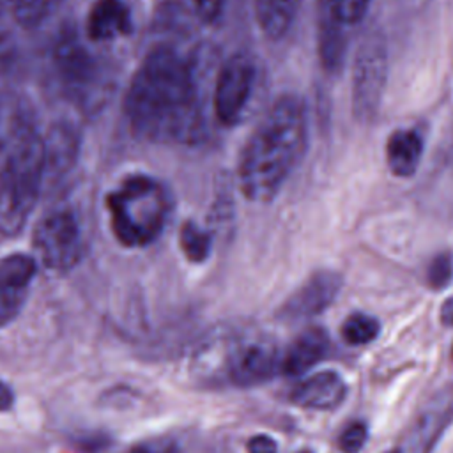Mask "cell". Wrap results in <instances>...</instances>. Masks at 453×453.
Listing matches in <instances>:
<instances>
[{"label":"cell","instance_id":"13","mask_svg":"<svg viewBox=\"0 0 453 453\" xmlns=\"http://www.w3.org/2000/svg\"><path fill=\"white\" fill-rule=\"evenodd\" d=\"M347 395V386L336 372L326 370L313 373L294 386L290 391V402L299 407L329 411L338 407Z\"/></svg>","mask_w":453,"mask_h":453},{"label":"cell","instance_id":"25","mask_svg":"<svg viewBox=\"0 0 453 453\" xmlns=\"http://www.w3.org/2000/svg\"><path fill=\"white\" fill-rule=\"evenodd\" d=\"M366 439H368L366 425L363 421H352L342 430L338 446L343 453H357L363 449Z\"/></svg>","mask_w":453,"mask_h":453},{"label":"cell","instance_id":"1","mask_svg":"<svg viewBox=\"0 0 453 453\" xmlns=\"http://www.w3.org/2000/svg\"><path fill=\"white\" fill-rule=\"evenodd\" d=\"M124 113L133 133L149 142H203L207 127L191 60L173 46L150 50L129 81Z\"/></svg>","mask_w":453,"mask_h":453},{"label":"cell","instance_id":"7","mask_svg":"<svg viewBox=\"0 0 453 453\" xmlns=\"http://www.w3.org/2000/svg\"><path fill=\"white\" fill-rule=\"evenodd\" d=\"M388 44L380 30L366 32L356 50L352 64V113L368 124L380 108L388 81Z\"/></svg>","mask_w":453,"mask_h":453},{"label":"cell","instance_id":"28","mask_svg":"<svg viewBox=\"0 0 453 453\" xmlns=\"http://www.w3.org/2000/svg\"><path fill=\"white\" fill-rule=\"evenodd\" d=\"M248 453H278V446L273 437L258 434L248 441Z\"/></svg>","mask_w":453,"mask_h":453},{"label":"cell","instance_id":"11","mask_svg":"<svg viewBox=\"0 0 453 453\" xmlns=\"http://www.w3.org/2000/svg\"><path fill=\"white\" fill-rule=\"evenodd\" d=\"M453 419V396L437 400L423 411L388 453H430L442 430Z\"/></svg>","mask_w":453,"mask_h":453},{"label":"cell","instance_id":"12","mask_svg":"<svg viewBox=\"0 0 453 453\" xmlns=\"http://www.w3.org/2000/svg\"><path fill=\"white\" fill-rule=\"evenodd\" d=\"M133 30L131 9L124 0H96L85 19L88 41L110 42L129 35Z\"/></svg>","mask_w":453,"mask_h":453},{"label":"cell","instance_id":"32","mask_svg":"<svg viewBox=\"0 0 453 453\" xmlns=\"http://www.w3.org/2000/svg\"><path fill=\"white\" fill-rule=\"evenodd\" d=\"M451 165H453V150H451Z\"/></svg>","mask_w":453,"mask_h":453},{"label":"cell","instance_id":"23","mask_svg":"<svg viewBox=\"0 0 453 453\" xmlns=\"http://www.w3.org/2000/svg\"><path fill=\"white\" fill-rule=\"evenodd\" d=\"M333 14L347 27L361 23L370 9L372 0H326Z\"/></svg>","mask_w":453,"mask_h":453},{"label":"cell","instance_id":"6","mask_svg":"<svg viewBox=\"0 0 453 453\" xmlns=\"http://www.w3.org/2000/svg\"><path fill=\"white\" fill-rule=\"evenodd\" d=\"M53 67L65 96L81 110H99L113 88V73L71 27L53 44Z\"/></svg>","mask_w":453,"mask_h":453},{"label":"cell","instance_id":"10","mask_svg":"<svg viewBox=\"0 0 453 453\" xmlns=\"http://www.w3.org/2000/svg\"><path fill=\"white\" fill-rule=\"evenodd\" d=\"M342 276L334 271L313 273L281 304L278 317L283 320H301L322 313L340 294Z\"/></svg>","mask_w":453,"mask_h":453},{"label":"cell","instance_id":"4","mask_svg":"<svg viewBox=\"0 0 453 453\" xmlns=\"http://www.w3.org/2000/svg\"><path fill=\"white\" fill-rule=\"evenodd\" d=\"M188 372L195 382L209 388H253L281 372V352L262 333L218 329L196 345Z\"/></svg>","mask_w":453,"mask_h":453},{"label":"cell","instance_id":"24","mask_svg":"<svg viewBox=\"0 0 453 453\" xmlns=\"http://www.w3.org/2000/svg\"><path fill=\"white\" fill-rule=\"evenodd\" d=\"M453 278V257L451 253H439L432 258L426 269V281L432 288L446 287Z\"/></svg>","mask_w":453,"mask_h":453},{"label":"cell","instance_id":"26","mask_svg":"<svg viewBox=\"0 0 453 453\" xmlns=\"http://www.w3.org/2000/svg\"><path fill=\"white\" fill-rule=\"evenodd\" d=\"M129 453H179V444L168 435H159L134 444Z\"/></svg>","mask_w":453,"mask_h":453},{"label":"cell","instance_id":"20","mask_svg":"<svg viewBox=\"0 0 453 453\" xmlns=\"http://www.w3.org/2000/svg\"><path fill=\"white\" fill-rule=\"evenodd\" d=\"M179 244L189 262L202 264L212 250V235L195 221H186L179 234Z\"/></svg>","mask_w":453,"mask_h":453},{"label":"cell","instance_id":"15","mask_svg":"<svg viewBox=\"0 0 453 453\" xmlns=\"http://www.w3.org/2000/svg\"><path fill=\"white\" fill-rule=\"evenodd\" d=\"M329 350V336L326 329L311 326L292 340L281 354V373L297 377L313 368Z\"/></svg>","mask_w":453,"mask_h":453},{"label":"cell","instance_id":"29","mask_svg":"<svg viewBox=\"0 0 453 453\" xmlns=\"http://www.w3.org/2000/svg\"><path fill=\"white\" fill-rule=\"evenodd\" d=\"M14 405V391L9 384L0 380V412L9 411Z\"/></svg>","mask_w":453,"mask_h":453},{"label":"cell","instance_id":"5","mask_svg":"<svg viewBox=\"0 0 453 453\" xmlns=\"http://www.w3.org/2000/svg\"><path fill=\"white\" fill-rule=\"evenodd\" d=\"M110 228L126 248H145L166 228L173 198L156 177L133 173L124 177L106 196Z\"/></svg>","mask_w":453,"mask_h":453},{"label":"cell","instance_id":"16","mask_svg":"<svg viewBox=\"0 0 453 453\" xmlns=\"http://www.w3.org/2000/svg\"><path fill=\"white\" fill-rule=\"evenodd\" d=\"M425 142L412 127L395 129L386 140V163L395 177H412L421 163Z\"/></svg>","mask_w":453,"mask_h":453},{"label":"cell","instance_id":"14","mask_svg":"<svg viewBox=\"0 0 453 453\" xmlns=\"http://www.w3.org/2000/svg\"><path fill=\"white\" fill-rule=\"evenodd\" d=\"M317 50L324 71L329 74L342 71L347 53V27L333 14L326 0H319Z\"/></svg>","mask_w":453,"mask_h":453},{"label":"cell","instance_id":"2","mask_svg":"<svg viewBox=\"0 0 453 453\" xmlns=\"http://www.w3.org/2000/svg\"><path fill=\"white\" fill-rule=\"evenodd\" d=\"M46 179L44 138L30 103L16 92L0 94V234L18 235Z\"/></svg>","mask_w":453,"mask_h":453},{"label":"cell","instance_id":"18","mask_svg":"<svg viewBox=\"0 0 453 453\" xmlns=\"http://www.w3.org/2000/svg\"><path fill=\"white\" fill-rule=\"evenodd\" d=\"M255 16L265 37L278 41L290 30L301 0H255Z\"/></svg>","mask_w":453,"mask_h":453},{"label":"cell","instance_id":"27","mask_svg":"<svg viewBox=\"0 0 453 453\" xmlns=\"http://www.w3.org/2000/svg\"><path fill=\"white\" fill-rule=\"evenodd\" d=\"M191 4L195 7V12L203 21L211 23V21H216L221 16L226 0H191Z\"/></svg>","mask_w":453,"mask_h":453},{"label":"cell","instance_id":"8","mask_svg":"<svg viewBox=\"0 0 453 453\" xmlns=\"http://www.w3.org/2000/svg\"><path fill=\"white\" fill-rule=\"evenodd\" d=\"M35 260L46 269L65 273L73 269L83 251L81 226L71 209L60 207L41 218L34 230Z\"/></svg>","mask_w":453,"mask_h":453},{"label":"cell","instance_id":"3","mask_svg":"<svg viewBox=\"0 0 453 453\" xmlns=\"http://www.w3.org/2000/svg\"><path fill=\"white\" fill-rule=\"evenodd\" d=\"M308 115L296 94L280 96L264 113L237 165L242 195L257 203L271 202L304 156Z\"/></svg>","mask_w":453,"mask_h":453},{"label":"cell","instance_id":"22","mask_svg":"<svg viewBox=\"0 0 453 453\" xmlns=\"http://www.w3.org/2000/svg\"><path fill=\"white\" fill-rule=\"evenodd\" d=\"M380 324L375 317L366 313H352L342 324V336L349 345H366L377 338Z\"/></svg>","mask_w":453,"mask_h":453},{"label":"cell","instance_id":"9","mask_svg":"<svg viewBox=\"0 0 453 453\" xmlns=\"http://www.w3.org/2000/svg\"><path fill=\"white\" fill-rule=\"evenodd\" d=\"M257 83V67L248 55L228 57L216 76L212 110L219 124L232 127L239 124L251 103Z\"/></svg>","mask_w":453,"mask_h":453},{"label":"cell","instance_id":"21","mask_svg":"<svg viewBox=\"0 0 453 453\" xmlns=\"http://www.w3.org/2000/svg\"><path fill=\"white\" fill-rule=\"evenodd\" d=\"M60 4L62 0H11L9 9L19 25L32 28L51 16Z\"/></svg>","mask_w":453,"mask_h":453},{"label":"cell","instance_id":"31","mask_svg":"<svg viewBox=\"0 0 453 453\" xmlns=\"http://www.w3.org/2000/svg\"><path fill=\"white\" fill-rule=\"evenodd\" d=\"M7 7H11V0H0V14H2Z\"/></svg>","mask_w":453,"mask_h":453},{"label":"cell","instance_id":"30","mask_svg":"<svg viewBox=\"0 0 453 453\" xmlns=\"http://www.w3.org/2000/svg\"><path fill=\"white\" fill-rule=\"evenodd\" d=\"M441 322L444 326H453V297H448L441 306Z\"/></svg>","mask_w":453,"mask_h":453},{"label":"cell","instance_id":"19","mask_svg":"<svg viewBox=\"0 0 453 453\" xmlns=\"http://www.w3.org/2000/svg\"><path fill=\"white\" fill-rule=\"evenodd\" d=\"M37 260L27 253H11L0 258V288L11 292H25L35 278Z\"/></svg>","mask_w":453,"mask_h":453},{"label":"cell","instance_id":"33","mask_svg":"<svg viewBox=\"0 0 453 453\" xmlns=\"http://www.w3.org/2000/svg\"><path fill=\"white\" fill-rule=\"evenodd\" d=\"M299 453H310V451H299Z\"/></svg>","mask_w":453,"mask_h":453},{"label":"cell","instance_id":"17","mask_svg":"<svg viewBox=\"0 0 453 453\" xmlns=\"http://www.w3.org/2000/svg\"><path fill=\"white\" fill-rule=\"evenodd\" d=\"M44 150H46V177L58 179L65 175L80 152V136L76 129L67 122L55 124L46 138H44Z\"/></svg>","mask_w":453,"mask_h":453}]
</instances>
